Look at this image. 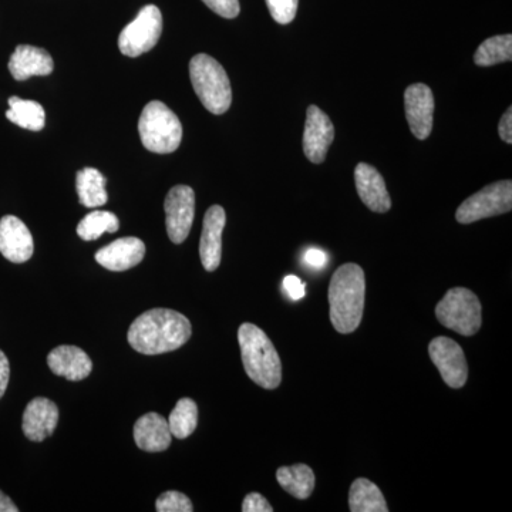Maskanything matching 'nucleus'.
<instances>
[{
	"label": "nucleus",
	"mask_w": 512,
	"mask_h": 512,
	"mask_svg": "<svg viewBox=\"0 0 512 512\" xmlns=\"http://www.w3.org/2000/svg\"><path fill=\"white\" fill-rule=\"evenodd\" d=\"M191 335V322L183 313L151 309L134 320L127 339L141 355L156 356L183 348Z\"/></svg>",
	"instance_id": "nucleus-1"
},
{
	"label": "nucleus",
	"mask_w": 512,
	"mask_h": 512,
	"mask_svg": "<svg viewBox=\"0 0 512 512\" xmlns=\"http://www.w3.org/2000/svg\"><path fill=\"white\" fill-rule=\"evenodd\" d=\"M365 272L356 264L336 269L329 285L330 320L342 335L355 332L365 311Z\"/></svg>",
	"instance_id": "nucleus-2"
},
{
	"label": "nucleus",
	"mask_w": 512,
	"mask_h": 512,
	"mask_svg": "<svg viewBox=\"0 0 512 512\" xmlns=\"http://www.w3.org/2000/svg\"><path fill=\"white\" fill-rule=\"evenodd\" d=\"M238 342L249 379L266 390L279 387L282 382L281 359L264 330L252 323H242L238 330Z\"/></svg>",
	"instance_id": "nucleus-3"
},
{
	"label": "nucleus",
	"mask_w": 512,
	"mask_h": 512,
	"mask_svg": "<svg viewBox=\"0 0 512 512\" xmlns=\"http://www.w3.org/2000/svg\"><path fill=\"white\" fill-rule=\"evenodd\" d=\"M190 77L194 92L205 109L217 116L227 113L232 103L231 82L224 67L214 57L204 53L192 57Z\"/></svg>",
	"instance_id": "nucleus-4"
},
{
	"label": "nucleus",
	"mask_w": 512,
	"mask_h": 512,
	"mask_svg": "<svg viewBox=\"0 0 512 512\" xmlns=\"http://www.w3.org/2000/svg\"><path fill=\"white\" fill-rule=\"evenodd\" d=\"M138 133L143 146L157 154L174 153L183 140L180 119L161 101H150L144 107L138 120Z\"/></svg>",
	"instance_id": "nucleus-5"
},
{
	"label": "nucleus",
	"mask_w": 512,
	"mask_h": 512,
	"mask_svg": "<svg viewBox=\"0 0 512 512\" xmlns=\"http://www.w3.org/2000/svg\"><path fill=\"white\" fill-rule=\"evenodd\" d=\"M436 318L447 329L463 336H473L483 323V306L470 289L453 288L436 306Z\"/></svg>",
	"instance_id": "nucleus-6"
},
{
	"label": "nucleus",
	"mask_w": 512,
	"mask_h": 512,
	"mask_svg": "<svg viewBox=\"0 0 512 512\" xmlns=\"http://www.w3.org/2000/svg\"><path fill=\"white\" fill-rule=\"evenodd\" d=\"M512 208V183L510 180L487 185L468 197L458 207L456 220L460 224H473L485 218L507 214Z\"/></svg>",
	"instance_id": "nucleus-7"
},
{
	"label": "nucleus",
	"mask_w": 512,
	"mask_h": 512,
	"mask_svg": "<svg viewBox=\"0 0 512 512\" xmlns=\"http://www.w3.org/2000/svg\"><path fill=\"white\" fill-rule=\"evenodd\" d=\"M163 33V15L154 5L144 6L133 22L120 33L119 47L124 56L138 57L156 47Z\"/></svg>",
	"instance_id": "nucleus-8"
},
{
	"label": "nucleus",
	"mask_w": 512,
	"mask_h": 512,
	"mask_svg": "<svg viewBox=\"0 0 512 512\" xmlns=\"http://www.w3.org/2000/svg\"><path fill=\"white\" fill-rule=\"evenodd\" d=\"M165 225L174 244H183L190 235L195 217V192L188 185L171 188L164 202Z\"/></svg>",
	"instance_id": "nucleus-9"
},
{
	"label": "nucleus",
	"mask_w": 512,
	"mask_h": 512,
	"mask_svg": "<svg viewBox=\"0 0 512 512\" xmlns=\"http://www.w3.org/2000/svg\"><path fill=\"white\" fill-rule=\"evenodd\" d=\"M431 362L439 369L444 382L451 389H461L468 379L466 355L456 340L439 336L429 345Z\"/></svg>",
	"instance_id": "nucleus-10"
},
{
	"label": "nucleus",
	"mask_w": 512,
	"mask_h": 512,
	"mask_svg": "<svg viewBox=\"0 0 512 512\" xmlns=\"http://www.w3.org/2000/svg\"><path fill=\"white\" fill-rule=\"evenodd\" d=\"M407 123L413 136L426 140L433 130L434 96L429 86L416 83L407 87L404 93Z\"/></svg>",
	"instance_id": "nucleus-11"
},
{
	"label": "nucleus",
	"mask_w": 512,
	"mask_h": 512,
	"mask_svg": "<svg viewBox=\"0 0 512 512\" xmlns=\"http://www.w3.org/2000/svg\"><path fill=\"white\" fill-rule=\"evenodd\" d=\"M333 138L335 127L332 121L318 106H309L303 134V151L308 160L313 164L323 163Z\"/></svg>",
	"instance_id": "nucleus-12"
},
{
	"label": "nucleus",
	"mask_w": 512,
	"mask_h": 512,
	"mask_svg": "<svg viewBox=\"0 0 512 512\" xmlns=\"http://www.w3.org/2000/svg\"><path fill=\"white\" fill-rule=\"evenodd\" d=\"M35 251L33 237L25 222L13 215L0 220V254L13 264H23L32 258Z\"/></svg>",
	"instance_id": "nucleus-13"
},
{
	"label": "nucleus",
	"mask_w": 512,
	"mask_h": 512,
	"mask_svg": "<svg viewBox=\"0 0 512 512\" xmlns=\"http://www.w3.org/2000/svg\"><path fill=\"white\" fill-rule=\"evenodd\" d=\"M225 222L227 215L220 205H212L205 214L200 241V256L205 271L214 272L220 268Z\"/></svg>",
	"instance_id": "nucleus-14"
},
{
	"label": "nucleus",
	"mask_w": 512,
	"mask_h": 512,
	"mask_svg": "<svg viewBox=\"0 0 512 512\" xmlns=\"http://www.w3.org/2000/svg\"><path fill=\"white\" fill-rule=\"evenodd\" d=\"M59 423V409L52 400L36 397L23 413V433L30 441H43L55 433Z\"/></svg>",
	"instance_id": "nucleus-15"
},
{
	"label": "nucleus",
	"mask_w": 512,
	"mask_h": 512,
	"mask_svg": "<svg viewBox=\"0 0 512 512\" xmlns=\"http://www.w3.org/2000/svg\"><path fill=\"white\" fill-rule=\"evenodd\" d=\"M356 190L370 211L384 214L392 208L389 191L382 174L372 165L360 163L355 170Z\"/></svg>",
	"instance_id": "nucleus-16"
},
{
	"label": "nucleus",
	"mask_w": 512,
	"mask_h": 512,
	"mask_svg": "<svg viewBox=\"0 0 512 512\" xmlns=\"http://www.w3.org/2000/svg\"><path fill=\"white\" fill-rule=\"evenodd\" d=\"M146 255V245L134 237L120 238L97 251L96 261L109 271L123 272L140 264Z\"/></svg>",
	"instance_id": "nucleus-17"
},
{
	"label": "nucleus",
	"mask_w": 512,
	"mask_h": 512,
	"mask_svg": "<svg viewBox=\"0 0 512 512\" xmlns=\"http://www.w3.org/2000/svg\"><path fill=\"white\" fill-rule=\"evenodd\" d=\"M47 365L57 376L70 382H80L90 376L93 362L83 349L77 346H57L47 356Z\"/></svg>",
	"instance_id": "nucleus-18"
},
{
	"label": "nucleus",
	"mask_w": 512,
	"mask_h": 512,
	"mask_svg": "<svg viewBox=\"0 0 512 512\" xmlns=\"http://www.w3.org/2000/svg\"><path fill=\"white\" fill-rule=\"evenodd\" d=\"M53 67L52 56L45 49L29 45L16 47L9 60V72L18 82H25L33 76H49Z\"/></svg>",
	"instance_id": "nucleus-19"
},
{
	"label": "nucleus",
	"mask_w": 512,
	"mask_h": 512,
	"mask_svg": "<svg viewBox=\"0 0 512 512\" xmlns=\"http://www.w3.org/2000/svg\"><path fill=\"white\" fill-rule=\"evenodd\" d=\"M134 440L140 450L161 453L170 447L173 434L168 420L158 413H147L134 424Z\"/></svg>",
	"instance_id": "nucleus-20"
},
{
	"label": "nucleus",
	"mask_w": 512,
	"mask_h": 512,
	"mask_svg": "<svg viewBox=\"0 0 512 512\" xmlns=\"http://www.w3.org/2000/svg\"><path fill=\"white\" fill-rule=\"evenodd\" d=\"M80 204L86 208H99L107 204L106 178L96 168H83L76 177Z\"/></svg>",
	"instance_id": "nucleus-21"
},
{
	"label": "nucleus",
	"mask_w": 512,
	"mask_h": 512,
	"mask_svg": "<svg viewBox=\"0 0 512 512\" xmlns=\"http://www.w3.org/2000/svg\"><path fill=\"white\" fill-rule=\"evenodd\" d=\"M276 480L286 493L293 495L298 500H306L315 490V474H313L312 468L306 464L278 468Z\"/></svg>",
	"instance_id": "nucleus-22"
},
{
	"label": "nucleus",
	"mask_w": 512,
	"mask_h": 512,
	"mask_svg": "<svg viewBox=\"0 0 512 512\" xmlns=\"http://www.w3.org/2000/svg\"><path fill=\"white\" fill-rule=\"evenodd\" d=\"M349 510L352 512H387L382 491L372 481L357 478L349 491Z\"/></svg>",
	"instance_id": "nucleus-23"
},
{
	"label": "nucleus",
	"mask_w": 512,
	"mask_h": 512,
	"mask_svg": "<svg viewBox=\"0 0 512 512\" xmlns=\"http://www.w3.org/2000/svg\"><path fill=\"white\" fill-rule=\"evenodd\" d=\"M6 117L16 126L30 131L43 130L46 124L45 109L37 101L23 100L19 97H10Z\"/></svg>",
	"instance_id": "nucleus-24"
},
{
	"label": "nucleus",
	"mask_w": 512,
	"mask_h": 512,
	"mask_svg": "<svg viewBox=\"0 0 512 512\" xmlns=\"http://www.w3.org/2000/svg\"><path fill=\"white\" fill-rule=\"evenodd\" d=\"M198 424V407L197 403L188 397H184L177 406L174 407L170 417H168V426H170L171 434L175 439H187Z\"/></svg>",
	"instance_id": "nucleus-25"
},
{
	"label": "nucleus",
	"mask_w": 512,
	"mask_h": 512,
	"mask_svg": "<svg viewBox=\"0 0 512 512\" xmlns=\"http://www.w3.org/2000/svg\"><path fill=\"white\" fill-rule=\"evenodd\" d=\"M512 36L501 35L490 37L478 47L474 55V63L481 67H490L494 64L511 62Z\"/></svg>",
	"instance_id": "nucleus-26"
},
{
	"label": "nucleus",
	"mask_w": 512,
	"mask_h": 512,
	"mask_svg": "<svg viewBox=\"0 0 512 512\" xmlns=\"http://www.w3.org/2000/svg\"><path fill=\"white\" fill-rule=\"evenodd\" d=\"M119 218L109 211H93L77 225V234L83 241H96L101 235L119 231Z\"/></svg>",
	"instance_id": "nucleus-27"
},
{
	"label": "nucleus",
	"mask_w": 512,
	"mask_h": 512,
	"mask_svg": "<svg viewBox=\"0 0 512 512\" xmlns=\"http://www.w3.org/2000/svg\"><path fill=\"white\" fill-rule=\"evenodd\" d=\"M156 510L158 512H192L194 507L187 495L178 491H167L157 498Z\"/></svg>",
	"instance_id": "nucleus-28"
},
{
	"label": "nucleus",
	"mask_w": 512,
	"mask_h": 512,
	"mask_svg": "<svg viewBox=\"0 0 512 512\" xmlns=\"http://www.w3.org/2000/svg\"><path fill=\"white\" fill-rule=\"evenodd\" d=\"M299 0H266L272 18L279 25H288L295 19L298 12Z\"/></svg>",
	"instance_id": "nucleus-29"
},
{
	"label": "nucleus",
	"mask_w": 512,
	"mask_h": 512,
	"mask_svg": "<svg viewBox=\"0 0 512 512\" xmlns=\"http://www.w3.org/2000/svg\"><path fill=\"white\" fill-rule=\"evenodd\" d=\"M205 5L225 19H234L239 15V0H202Z\"/></svg>",
	"instance_id": "nucleus-30"
},
{
	"label": "nucleus",
	"mask_w": 512,
	"mask_h": 512,
	"mask_svg": "<svg viewBox=\"0 0 512 512\" xmlns=\"http://www.w3.org/2000/svg\"><path fill=\"white\" fill-rule=\"evenodd\" d=\"M242 511L244 512H272L274 508L268 503L264 495L251 493L245 497L242 503Z\"/></svg>",
	"instance_id": "nucleus-31"
},
{
	"label": "nucleus",
	"mask_w": 512,
	"mask_h": 512,
	"mask_svg": "<svg viewBox=\"0 0 512 512\" xmlns=\"http://www.w3.org/2000/svg\"><path fill=\"white\" fill-rule=\"evenodd\" d=\"M284 291L292 301H301L305 296V284L295 275H288L284 279Z\"/></svg>",
	"instance_id": "nucleus-32"
},
{
	"label": "nucleus",
	"mask_w": 512,
	"mask_h": 512,
	"mask_svg": "<svg viewBox=\"0 0 512 512\" xmlns=\"http://www.w3.org/2000/svg\"><path fill=\"white\" fill-rule=\"evenodd\" d=\"M303 261H305L306 265L312 266V268L320 269L328 264V255L322 249L309 248L305 255H303Z\"/></svg>",
	"instance_id": "nucleus-33"
},
{
	"label": "nucleus",
	"mask_w": 512,
	"mask_h": 512,
	"mask_svg": "<svg viewBox=\"0 0 512 512\" xmlns=\"http://www.w3.org/2000/svg\"><path fill=\"white\" fill-rule=\"evenodd\" d=\"M498 133H500L501 140L507 144L512 143V109L505 111L504 116L501 117L500 126H498Z\"/></svg>",
	"instance_id": "nucleus-34"
},
{
	"label": "nucleus",
	"mask_w": 512,
	"mask_h": 512,
	"mask_svg": "<svg viewBox=\"0 0 512 512\" xmlns=\"http://www.w3.org/2000/svg\"><path fill=\"white\" fill-rule=\"evenodd\" d=\"M10 377V366L8 357H6L5 353L0 350V399H2L3 394H5L6 389H8Z\"/></svg>",
	"instance_id": "nucleus-35"
},
{
	"label": "nucleus",
	"mask_w": 512,
	"mask_h": 512,
	"mask_svg": "<svg viewBox=\"0 0 512 512\" xmlns=\"http://www.w3.org/2000/svg\"><path fill=\"white\" fill-rule=\"evenodd\" d=\"M19 508L16 507L15 503L0 491V512H18Z\"/></svg>",
	"instance_id": "nucleus-36"
}]
</instances>
